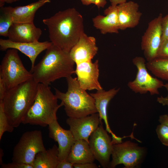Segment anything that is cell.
<instances>
[{
	"label": "cell",
	"instance_id": "cell-1",
	"mask_svg": "<svg viewBox=\"0 0 168 168\" xmlns=\"http://www.w3.org/2000/svg\"><path fill=\"white\" fill-rule=\"evenodd\" d=\"M42 21L48 28L50 42L68 52L84 32L83 17L74 8L60 11Z\"/></svg>",
	"mask_w": 168,
	"mask_h": 168
},
{
	"label": "cell",
	"instance_id": "cell-2",
	"mask_svg": "<svg viewBox=\"0 0 168 168\" xmlns=\"http://www.w3.org/2000/svg\"><path fill=\"white\" fill-rule=\"evenodd\" d=\"M75 63L69 52L52 44L46 49L41 60L30 72L37 83L49 85L56 80L66 78L75 73Z\"/></svg>",
	"mask_w": 168,
	"mask_h": 168
},
{
	"label": "cell",
	"instance_id": "cell-3",
	"mask_svg": "<svg viewBox=\"0 0 168 168\" xmlns=\"http://www.w3.org/2000/svg\"><path fill=\"white\" fill-rule=\"evenodd\" d=\"M38 84L32 78L7 90L2 101L9 122L14 128L22 123L34 103Z\"/></svg>",
	"mask_w": 168,
	"mask_h": 168
},
{
	"label": "cell",
	"instance_id": "cell-4",
	"mask_svg": "<svg viewBox=\"0 0 168 168\" xmlns=\"http://www.w3.org/2000/svg\"><path fill=\"white\" fill-rule=\"evenodd\" d=\"M66 78L67 91L63 93L55 88V94L64 106L67 115L69 117L80 118L97 113L94 99L80 87L77 78L70 76Z\"/></svg>",
	"mask_w": 168,
	"mask_h": 168
},
{
	"label": "cell",
	"instance_id": "cell-5",
	"mask_svg": "<svg viewBox=\"0 0 168 168\" xmlns=\"http://www.w3.org/2000/svg\"><path fill=\"white\" fill-rule=\"evenodd\" d=\"M58 98L49 85L39 83L35 101L25 116L22 123L45 127L57 119V112L63 106L58 104Z\"/></svg>",
	"mask_w": 168,
	"mask_h": 168
},
{
	"label": "cell",
	"instance_id": "cell-6",
	"mask_svg": "<svg viewBox=\"0 0 168 168\" xmlns=\"http://www.w3.org/2000/svg\"><path fill=\"white\" fill-rule=\"evenodd\" d=\"M0 77L7 90L33 78L32 73L25 68L18 53V50L9 49L0 66Z\"/></svg>",
	"mask_w": 168,
	"mask_h": 168
},
{
	"label": "cell",
	"instance_id": "cell-7",
	"mask_svg": "<svg viewBox=\"0 0 168 168\" xmlns=\"http://www.w3.org/2000/svg\"><path fill=\"white\" fill-rule=\"evenodd\" d=\"M46 150L40 130L26 132L13 149L12 162L32 165L36 155Z\"/></svg>",
	"mask_w": 168,
	"mask_h": 168
},
{
	"label": "cell",
	"instance_id": "cell-8",
	"mask_svg": "<svg viewBox=\"0 0 168 168\" xmlns=\"http://www.w3.org/2000/svg\"><path fill=\"white\" fill-rule=\"evenodd\" d=\"M147 153L146 148L130 141L113 144L110 167L123 164L125 168H134L141 164Z\"/></svg>",
	"mask_w": 168,
	"mask_h": 168
},
{
	"label": "cell",
	"instance_id": "cell-9",
	"mask_svg": "<svg viewBox=\"0 0 168 168\" xmlns=\"http://www.w3.org/2000/svg\"><path fill=\"white\" fill-rule=\"evenodd\" d=\"M137 69L135 79L129 82L128 87L135 93L145 94L149 92L152 95H158V89L164 86L161 80L152 76L148 72L145 59L142 57L136 56L132 61Z\"/></svg>",
	"mask_w": 168,
	"mask_h": 168
},
{
	"label": "cell",
	"instance_id": "cell-10",
	"mask_svg": "<svg viewBox=\"0 0 168 168\" xmlns=\"http://www.w3.org/2000/svg\"><path fill=\"white\" fill-rule=\"evenodd\" d=\"M103 127L102 122L90 135L89 145L94 156L104 168H109L113 143L112 139Z\"/></svg>",
	"mask_w": 168,
	"mask_h": 168
},
{
	"label": "cell",
	"instance_id": "cell-11",
	"mask_svg": "<svg viewBox=\"0 0 168 168\" xmlns=\"http://www.w3.org/2000/svg\"><path fill=\"white\" fill-rule=\"evenodd\" d=\"M162 14L160 13L148 23L142 36L141 47L147 61L157 58L162 39L161 21Z\"/></svg>",
	"mask_w": 168,
	"mask_h": 168
},
{
	"label": "cell",
	"instance_id": "cell-12",
	"mask_svg": "<svg viewBox=\"0 0 168 168\" xmlns=\"http://www.w3.org/2000/svg\"><path fill=\"white\" fill-rule=\"evenodd\" d=\"M67 124L70 127L75 140L83 139L89 143L91 134L102 122L98 113L80 118L68 117Z\"/></svg>",
	"mask_w": 168,
	"mask_h": 168
},
{
	"label": "cell",
	"instance_id": "cell-13",
	"mask_svg": "<svg viewBox=\"0 0 168 168\" xmlns=\"http://www.w3.org/2000/svg\"><path fill=\"white\" fill-rule=\"evenodd\" d=\"M75 73L80 87L86 90L103 89L98 81V60L94 63L86 61L77 63Z\"/></svg>",
	"mask_w": 168,
	"mask_h": 168
},
{
	"label": "cell",
	"instance_id": "cell-14",
	"mask_svg": "<svg viewBox=\"0 0 168 168\" xmlns=\"http://www.w3.org/2000/svg\"><path fill=\"white\" fill-rule=\"evenodd\" d=\"M57 119L48 125L49 135L58 143V161H60L66 160L75 140L70 130L63 129Z\"/></svg>",
	"mask_w": 168,
	"mask_h": 168
},
{
	"label": "cell",
	"instance_id": "cell-15",
	"mask_svg": "<svg viewBox=\"0 0 168 168\" xmlns=\"http://www.w3.org/2000/svg\"><path fill=\"white\" fill-rule=\"evenodd\" d=\"M52 43L51 42L39 41L28 43L16 42L8 39H0V49L5 51L8 49H17L27 56L31 62L32 70L35 66V60L38 55L42 51L46 50Z\"/></svg>",
	"mask_w": 168,
	"mask_h": 168
},
{
	"label": "cell",
	"instance_id": "cell-16",
	"mask_svg": "<svg viewBox=\"0 0 168 168\" xmlns=\"http://www.w3.org/2000/svg\"><path fill=\"white\" fill-rule=\"evenodd\" d=\"M96 42L94 37L88 36L84 32L81 35L78 41L69 52L75 63L92 61L98 51Z\"/></svg>",
	"mask_w": 168,
	"mask_h": 168
},
{
	"label": "cell",
	"instance_id": "cell-17",
	"mask_svg": "<svg viewBox=\"0 0 168 168\" xmlns=\"http://www.w3.org/2000/svg\"><path fill=\"white\" fill-rule=\"evenodd\" d=\"M42 34L41 30L34 23H13L9 30V40L14 42L28 43L38 41Z\"/></svg>",
	"mask_w": 168,
	"mask_h": 168
},
{
	"label": "cell",
	"instance_id": "cell-18",
	"mask_svg": "<svg viewBox=\"0 0 168 168\" xmlns=\"http://www.w3.org/2000/svg\"><path fill=\"white\" fill-rule=\"evenodd\" d=\"M138 3L129 1L117 5L120 30L133 28L139 23L142 13Z\"/></svg>",
	"mask_w": 168,
	"mask_h": 168
},
{
	"label": "cell",
	"instance_id": "cell-19",
	"mask_svg": "<svg viewBox=\"0 0 168 168\" xmlns=\"http://www.w3.org/2000/svg\"><path fill=\"white\" fill-rule=\"evenodd\" d=\"M105 16L98 15L92 19L94 26L101 33H119L120 30L117 5H111L104 11Z\"/></svg>",
	"mask_w": 168,
	"mask_h": 168
},
{
	"label": "cell",
	"instance_id": "cell-20",
	"mask_svg": "<svg viewBox=\"0 0 168 168\" xmlns=\"http://www.w3.org/2000/svg\"><path fill=\"white\" fill-rule=\"evenodd\" d=\"M119 89L113 88L107 91L103 89L97 91L95 93H90L95 100V105L100 120H103L105 122L106 130L110 133L112 138L114 139L117 136L111 130L108 122L107 115V108L110 101L117 94Z\"/></svg>",
	"mask_w": 168,
	"mask_h": 168
},
{
	"label": "cell",
	"instance_id": "cell-21",
	"mask_svg": "<svg viewBox=\"0 0 168 168\" xmlns=\"http://www.w3.org/2000/svg\"><path fill=\"white\" fill-rule=\"evenodd\" d=\"M95 160L89 142L80 139L75 141L66 160L74 164L93 162Z\"/></svg>",
	"mask_w": 168,
	"mask_h": 168
},
{
	"label": "cell",
	"instance_id": "cell-22",
	"mask_svg": "<svg viewBox=\"0 0 168 168\" xmlns=\"http://www.w3.org/2000/svg\"><path fill=\"white\" fill-rule=\"evenodd\" d=\"M50 0H39L23 6L12 7L11 12L14 23H34L35 14L38 10Z\"/></svg>",
	"mask_w": 168,
	"mask_h": 168
},
{
	"label": "cell",
	"instance_id": "cell-23",
	"mask_svg": "<svg viewBox=\"0 0 168 168\" xmlns=\"http://www.w3.org/2000/svg\"><path fill=\"white\" fill-rule=\"evenodd\" d=\"M58 148L56 145L36 155L32 165L33 168H56L59 161Z\"/></svg>",
	"mask_w": 168,
	"mask_h": 168
},
{
	"label": "cell",
	"instance_id": "cell-24",
	"mask_svg": "<svg viewBox=\"0 0 168 168\" xmlns=\"http://www.w3.org/2000/svg\"><path fill=\"white\" fill-rule=\"evenodd\" d=\"M148 70L157 77L168 80V58H156L146 63Z\"/></svg>",
	"mask_w": 168,
	"mask_h": 168
},
{
	"label": "cell",
	"instance_id": "cell-25",
	"mask_svg": "<svg viewBox=\"0 0 168 168\" xmlns=\"http://www.w3.org/2000/svg\"><path fill=\"white\" fill-rule=\"evenodd\" d=\"M12 7H2L0 9V35L7 37L10 28L14 23Z\"/></svg>",
	"mask_w": 168,
	"mask_h": 168
},
{
	"label": "cell",
	"instance_id": "cell-26",
	"mask_svg": "<svg viewBox=\"0 0 168 168\" xmlns=\"http://www.w3.org/2000/svg\"><path fill=\"white\" fill-rule=\"evenodd\" d=\"M14 128L11 126L5 113L2 101H0V140L6 132H12Z\"/></svg>",
	"mask_w": 168,
	"mask_h": 168
},
{
	"label": "cell",
	"instance_id": "cell-27",
	"mask_svg": "<svg viewBox=\"0 0 168 168\" xmlns=\"http://www.w3.org/2000/svg\"><path fill=\"white\" fill-rule=\"evenodd\" d=\"M156 131L161 142L164 146L168 147V127L160 124L157 126Z\"/></svg>",
	"mask_w": 168,
	"mask_h": 168
},
{
	"label": "cell",
	"instance_id": "cell-28",
	"mask_svg": "<svg viewBox=\"0 0 168 168\" xmlns=\"http://www.w3.org/2000/svg\"><path fill=\"white\" fill-rule=\"evenodd\" d=\"M157 58H168V39L161 42Z\"/></svg>",
	"mask_w": 168,
	"mask_h": 168
},
{
	"label": "cell",
	"instance_id": "cell-29",
	"mask_svg": "<svg viewBox=\"0 0 168 168\" xmlns=\"http://www.w3.org/2000/svg\"><path fill=\"white\" fill-rule=\"evenodd\" d=\"M161 26L162 32L161 42L168 39V14L164 17H162Z\"/></svg>",
	"mask_w": 168,
	"mask_h": 168
},
{
	"label": "cell",
	"instance_id": "cell-30",
	"mask_svg": "<svg viewBox=\"0 0 168 168\" xmlns=\"http://www.w3.org/2000/svg\"><path fill=\"white\" fill-rule=\"evenodd\" d=\"M2 168H33L32 165L12 162L7 164H2Z\"/></svg>",
	"mask_w": 168,
	"mask_h": 168
},
{
	"label": "cell",
	"instance_id": "cell-31",
	"mask_svg": "<svg viewBox=\"0 0 168 168\" xmlns=\"http://www.w3.org/2000/svg\"><path fill=\"white\" fill-rule=\"evenodd\" d=\"M82 4L85 5H89L93 4L96 5L98 9L104 8L107 3L106 0H80Z\"/></svg>",
	"mask_w": 168,
	"mask_h": 168
},
{
	"label": "cell",
	"instance_id": "cell-32",
	"mask_svg": "<svg viewBox=\"0 0 168 168\" xmlns=\"http://www.w3.org/2000/svg\"><path fill=\"white\" fill-rule=\"evenodd\" d=\"M164 87L168 92V94L165 97L161 96L158 97L157 98V101L164 106H168V83L164 84Z\"/></svg>",
	"mask_w": 168,
	"mask_h": 168
},
{
	"label": "cell",
	"instance_id": "cell-33",
	"mask_svg": "<svg viewBox=\"0 0 168 168\" xmlns=\"http://www.w3.org/2000/svg\"><path fill=\"white\" fill-rule=\"evenodd\" d=\"M7 89L2 78L0 77V101H2Z\"/></svg>",
	"mask_w": 168,
	"mask_h": 168
},
{
	"label": "cell",
	"instance_id": "cell-34",
	"mask_svg": "<svg viewBox=\"0 0 168 168\" xmlns=\"http://www.w3.org/2000/svg\"><path fill=\"white\" fill-rule=\"evenodd\" d=\"M75 168H97L98 166L93 162L86 163L83 164H74L73 165Z\"/></svg>",
	"mask_w": 168,
	"mask_h": 168
},
{
	"label": "cell",
	"instance_id": "cell-35",
	"mask_svg": "<svg viewBox=\"0 0 168 168\" xmlns=\"http://www.w3.org/2000/svg\"><path fill=\"white\" fill-rule=\"evenodd\" d=\"M74 164L66 160L58 161L56 168H73Z\"/></svg>",
	"mask_w": 168,
	"mask_h": 168
},
{
	"label": "cell",
	"instance_id": "cell-36",
	"mask_svg": "<svg viewBox=\"0 0 168 168\" xmlns=\"http://www.w3.org/2000/svg\"><path fill=\"white\" fill-rule=\"evenodd\" d=\"M158 121L160 124H164L168 127V114H164L160 115Z\"/></svg>",
	"mask_w": 168,
	"mask_h": 168
},
{
	"label": "cell",
	"instance_id": "cell-37",
	"mask_svg": "<svg viewBox=\"0 0 168 168\" xmlns=\"http://www.w3.org/2000/svg\"><path fill=\"white\" fill-rule=\"evenodd\" d=\"M111 5L117 6L119 4L125 2L128 0H109Z\"/></svg>",
	"mask_w": 168,
	"mask_h": 168
},
{
	"label": "cell",
	"instance_id": "cell-38",
	"mask_svg": "<svg viewBox=\"0 0 168 168\" xmlns=\"http://www.w3.org/2000/svg\"><path fill=\"white\" fill-rule=\"evenodd\" d=\"M20 0H0V7L3 6L5 3L10 4Z\"/></svg>",
	"mask_w": 168,
	"mask_h": 168
}]
</instances>
